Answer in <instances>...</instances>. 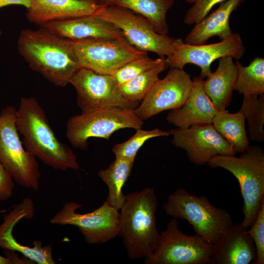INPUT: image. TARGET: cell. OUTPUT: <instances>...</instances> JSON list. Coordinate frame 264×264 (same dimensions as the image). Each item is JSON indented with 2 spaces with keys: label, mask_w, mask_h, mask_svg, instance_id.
Segmentation results:
<instances>
[{
  "label": "cell",
  "mask_w": 264,
  "mask_h": 264,
  "mask_svg": "<svg viewBox=\"0 0 264 264\" xmlns=\"http://www.w3.org/2000/svg\"><path fill=\"white\" fill-rule=\"evenodd\" d=\"M20 262L16 258L4 257L0 255V264H17Z\"/></svg>",
  "instance_id": "e575fe53"
},
{
  "label": "cell",
  "mask_w": 264,
  "mask_h": 264,
  "mask_svg": "<svg viewBox=\"0 0 264 264\" xmlns=\"http://www.w3.org/2000/svg\"><path fill=\"white\" fill-rule=\"evenodd\" d=\"M193 81L185 102L180 107L171 110L166 117L168 122L181 129L195 125L212 124L218 112L204 91L203 79L195 76Z\"/></svg>",
  "instance_id": "ffe728a7"
},
{
  "label": "cell",
  "mask_w": 264,
  "mask_h": 264,
  "mask_svg": "<svg viewBox=\"0 0 264 264\" xmlns=\"http://www.w3.org/2000/svg\"><path fill=\"white\" fill-rule=\"evenodd\" d=\"M256 252L251 238L241 222L233 224L212 244L209 264H249L255 262Z\"/></svg>",
  "instance_id": "ac0fdd59"
},
{
  "label": "cell",
  "mask_w": 264,
  "mask_h": 264,
  "mask_svg": "<svg viewBox=\"0 0 264 264\" xmlns=\"http://www.w3.org/2000/svg\"><path fill=\"white\" fill-rule=\"evenodd\" d=\"M1 34V30H0V35Z\"/></svg>",
  "instance_id": "8d00e7d4"
},
{
  "label": "cell",
  "mask_w": 264,
  "mask_h": 264,
  "mask_svg": "<svg viewBox=\"0 0 264 264\" xmlns=\"http://www.w3.org/2000/svg\"><path fill=\"white\" fill-rule=\"evenodd\" d=\"M163 209L168 216L186 220L196 234L211 244L233 223L227 211L213 205L205 196H197L182 188L169 195Z\"/></svg>",
  "instance_id": "5b68a950"
},
{
  "label": "cell",
  "mask_w": 264,
  "mask_h": 264,
  "mask_svg": "<svg viewBox=\"0 0 264 264\" xmlns=\"http://www.w3.org/2000/svg\"><path fill=\"white\" fill-rule=\"evenodd\" d=\"M72 42L101 39H125L115 25L95 15L46 22L40 26Z\"/></svg>",
  "instance_id": "e0dca14e"
},
{
  "label": "cell",
  "mask_w": 264,
  "mask_h": 264,
  "mask_svg": "<svg viewBox=\"0 0 264 264\" xmlns=\"http://www.w3.org/2000/svg\"><path fill=\"white\" fill-rule=\"evenodd\" d=\"M245 0H226L210 15H208L195 26L186 36L184 43L190 45L205 44L213 36L222 40L231 36L233 32L229 25V19Z\"/></svg>",
  "instance_id": "44dd1931"
},
{
  "label": "cell",
  "mask_w": 264,
  "mask_h": 264,
  "mask_svg": "<svg viewBox=\"0 0 264 264\" xmlns=\"http://www.w3.org/2000/svg\"><path fill=\"white\" fill-rule=\"evenodd\" d=\"M224 169L237 178L243 200L242 227L247 230L254 222L264 198V152L258 146H249L239 156L217 155L207 164Z\"/></svg>",
  "instance_id": "277c9868"
},
{
  "label": "cell",
  "mask_w": 264,
  "mask_h": 264,
  "mask_svg": "<svg viewBox=\"0 0 264 264\" xmlns=\"http://www.w3.org/2000/svg\"><path fill=\"white\" fill-rule=\"evenodd\" d=\"M134 162V160L115 158L108 168L98 174L108 187L106 202L118 211L125 201L122 188L131 175Z\"/></svg>",
  "instance_id": "d4e9b609"
},
{
  "label": "cell",
  "mask_w": 264,
  "mask_h": 264,
  "mask_svg": "<svg viewBox=\"0 0 264 264\" xmlns=\"http://www.w3.org/2000/svg\"><path fill=\"white\" fill-rule=\"evenodd\" d=\"M168 66L166 59L156 66L138 75L130 81L117 85L120 94L126 99L141 102L159 79V75Z\"/></svg>",
  "instance_id": "4316f807"
},
{
  "label": "cell",
  "mask_w": 264,
  "mask_h": 264,
  "mask_svg": "<svg viewBox=\"0 0 264 264\" xmlns=\"http://www.w3.org/2000/svg\"><path fill=\"white\" fill-rule=\"evenodd\" d=\"M246 232L252 239L256 252V264H264V198L257 216Z\"/></svg>",
  "instance_id": "4dcf8cb0"
},
{
  "label": "cell",
  "mask_w": 264,
  "mask_h": 264,
  "mask_svg": "<svg viewBox=\"0 0 264 264\" xmlns=\"http://www.w3.org/2000/svg\"><path fill=\"white\" fill-rule=\"evenodd\" d=\"M226 0H196L187 11L184 22L189 25L199 22L209 13L213 7Z\"/></svg>",
  "instance_id": "1f68e13d"
},
{
  "label": "cell",
  "mask_w": 264,
  "mask_h": 264,
  "mask_svg": "<svg viewBox=\"0 0 264 264\" xmlns=\"http://www.w3.org/2000/svg\"><path fill=\"white\" fill-rule=\"evenodd\" d=\"M79 68L111 75L126 63L148 55L125 39H101L73 42Z\"/></svg>",
  "instance_id": "30bf717a"
},
{
  "label": "cell",
  "mask_w": 264,
  "mask_h": 264,
  "mask_svg": "<svg viewBox=\"0 0 264 264\" xmlns=\"http://www.w3.org/2000/svg\"><path fill=\"white\" fill-rule=\"evenodd\" d=\"M34 214V204L31 198H24L16 205L7 215H4L0 225V247L7 250L17 251L26 258L39 264H54L50 245L42 246V242L35 240L34 246L22 245L12 235L15 225L23 219L32 218Z\"/></svg>",
  "instance_id": "2e32d148"
},
{
  "label": "cell",
  "mask_w": 264,
  "mask_h": 264,
  "mask_svg": "<svg viewBox=\"0 0 264 264\" xmlns=\"http://www.w3.org/2000/svg\"><path fill=\"white\" fill-rule=\"evenodd\" d=\"M69 84L75 88L78 106L82 112L105 108L134 110L139 105V102L128 100L120 94L111 75L79 68L71 77Z\"/></svg>",
  "instance_id": "7c38bea8"
},
{
  "label": "cell",
  "mask_w": 264,
  "mask_h": 264,
  "mask_svg": "<svg viewBox=\"0 0 264 264\" xmlns=\"http://www.w3.org/2000/svg\"><path fill=\"white\" fill-rule=\"evenodd\" d=\"M143 121L134 110L119 108L95 109L69 118L66 137L74 148L85 150L88 140L95 137L109 140L116 131L123 129L141 128Z\"/></svg>",
  "instance_id": "8992f818"
},
{
  "label": "cell",
  "mask_w": 264,
  "mask_h": 264,
  "mask_svg": "<svg viewBox=\"0 0 264 264\" xmlns=\"http://www.w3.org/2000/svg\"><path fill=\"white\" fill-rule=\"evenodd\" d=\"M19 53L34 71L56 86L64 87L79 68L73 42L42 27L24 29L18 40Z\"/></svg>",
  "instance_id": "6da1fadb"
},
{
  "label": "cell",
  "mask_w": 264,
  "mask_h": 264,
  "mask_svg": "<svg viewBox=\"0 0 264 264\" xmlns=\"http://www.w3.org/2000/svg\"><path fill=\"white\" fill-rule=\"evenodd\" d=\"M187 2L193 3L196 0H185Z\"/></svg>",
  "instance_id": "d590c367"
},
{
  "label": "cell",
  "mask_w": 264,
  "mask_h": 264,
  "mask_svg": "<svg viewBox=\"0 0 264 264\" xmlns=\"http://www.w3.org/2000/svg\"><path fill=\"white\" fill-rule=\"evenodd\" d=\"M14 188L13 179L0 160V201L9 199Z\"/></svg>",
  "instance_id": "d6a6232c"
},
{
  "label": "cell",
  "mask_w": 264,
  "mask_h": 264,
  "mask_svg": "<svg viewBox=\"0 0 264 264\" xmlns=\"http://www.w3.org/2000/svg\"><path fill=\"white\" fill-rule=\"evenodd\" d=\"M193 85L190 75L183 68H171L165 77L159 79L134 110L143 121L161 112L181 106Z\"/></svg>",
  "instance_id": "5bb4252c"
},
{
  "label": "cell",
  "mask_w": 264,
  "mask_h": 264,
  "mask_svg": "<svg viewBox=\"0 0 264 264\" xmlns=\"http://www.w3.org/2000/svg\"><path fill=\"white\" fill-rule=\"evenodd\" d=\"M104 6L115 5L130 10L147 19L159 34L167 35L166 14L174 0H98Z\"/></svg>",
  "instance_id": "603a6c76"
},
{
  "label": "cell",
  "mask_w": 264,
  "mask_h": 264,
  "mask_svg": "<svg viewBox=\"0 0 264 264\" xmlns=\"http://www.w3.org/2000/svg\"><path fill=\"white\" fill-rule=\"evenodd\" d=\"M237 72L233 59L225 56L219 59L216 70L203 80L204 91L218 111L226 110L231 101Z\"/></svg>",
  "instance_id": "7402d4cb"
},
{
  "label": "cell",
  "mask_w": 264,
  "mask_h": 264,
  "mask_svg": "<svg viewBox=\"0 0 264 264\" xmlns=\"http://www.w3.org/2000/svg\"><path fill=\"white\" fill-rule=\"evenodd\" d=\"M16 125L25 148L44 164L63 171L80 169L72 149L58 139L46 113L34 97H21Z\"/></svg>",
  "instance_id": "7a4b0ae2"
},
{
  "label": "cell",
  "mask_w": 264,
  "mask_h": 264,
  "mask_svg": "<svg viewBox=\"0 0 264 264\" xmlns=\"http://www.w3.org/2000/svg\"><path fill=\"white\" fill-rule=\"evenodd\" d=\"M212 244L198 235H188L178 227L173 218L160 233L153 253L145 259L146 264H209Z\"/></svg>",
  "instance_id": "9c48e42d"
},
{
  "label": "cell",
  "mask_w": 264,
  "mask_h": 264,
  "mask_svg": "<svg viewBox=\"0 0 264 264\" xmlns=\"http://www.w3.org/2000/svg\"><path fill=\"white\" fill-rule=\"evenodd\" d=\"M81 206L73 201L66 203L51 219L50 222L77 227L89 244L106 243L119 235L118 210L106 201L97 209L87 213L76 212Z\"/></svg>",
  "instance_id": "8fae6325"
},
{
  "label": "cell",
  "mask_w": 264,
  "mask_h": 264,
  "mask_svg": "<svg viewBox=\"0 0 264 264\" xmlns=\"http://www.w3.org/2000/svg\"><path fill=\"white\" fill-rule=\"evenodd\" d=\"M16 110L14 106L9 105L0 113V160L18 184L38 190L41 176L39 164L20 139L16 125Z\"/></svg>",
  "instance_id": "52a82bcc"
},
{
  "label": "cell",
  "mask_w": 264,
  "mask_h": 264,
  "mask_svg": "<svg viewBox=\"0 0 264 264\" xmlns=\"http://www.w3.org/2000/svg\"><path fill=\"white\" fill-rule=\"evenodd\" d=\"M95 15L117 26L127 41L137 49L153 52L161 57L170 56L179 40L158 33L145 18L122 7L101 5Z\"/></svg>",
  "instance_id": "ba28073f"
},
{
  "label": "cell",
  "mask_w": 264,
  "mask_h": 264,
  "mask_svg": "<svg viewBox=\"0 0 264 264\" xmlns=\"http://www.w3.org/2000/svg\"><path fill=\"white\" fill-rule=\"evenodd\" d=\"M245 117L240 110L230 113L226 110L218 111L212 121L216 131L231 146L236 153H242L249 147L245 127Z\"/></svg>",
  "instance_id": "cb8c5ba5"
},
{
  "label": "cell",
  "mask_w": 264,
  "mask_h": 264,
  "mask_svg": "<svg viewBox=\"0 0 264 264\" xmlns=\"http://www.w3.org/2000/svg\"><path fill=\"white\" fill-rule=\"evenodd\" d=\"M31 0H0V8L10 5H21L28 8Z\"/></svg>",
  "instance_id": "836d02e7"
},
{
  "label": "cell",
  "mask_w": 264,
  "mask_h": 264,
  "mask_svg": "<svg viewBox=\"0 0 264 264\" xmlns=\"http://www.w3.org/2000/svg\"><path fill=\"white\" fill-rule=\"evenodd\" d=\"M164 58L153 59L148 55L134 59L120 67L111 75L117 85L125 83L160 64Z\"/></svg>",
  "instance_id": "f546056e"
},
{
  "label": "cell",
  "mask_w": 264,
  "mask_h": 264,
  "mask_svg": "<svg viewBox=\"0 0 264 264\" xmlns=\"http://www.w3.org/2000/svg\"><path fill=\"white\" fill-rule=\"evenodd\" d=\"M158 205L154 189L146 187L126 195L120 209L119 235L131 259L149 257L160 237L156 221Z\"/></svg>",
  "instance_id": "3957f363"
},
{
  "label": "cell",
  "mask_w": 264,
  "mask_h": 264,
  "mask_svg": "<svg viewBox=\"0 0 264 264\" xmlns=\"http://www.w3.org/2000/svg\"><path fill=\"white\" fill-rule=\"evenodd\" d=\"M101 5L98 0H31L26 17L40 26L51 21L95 15Z\"/></svg>",
  "instance_id": "d6986e66"
},
{
  "label": "cell",
  "mask_w": 264,
  "mask_h": 264,
  "mask_svg": "<svg viewBox=\"0 0 264 264\" xmlns=\"http://www.w3.org/2000/svg\"><path fill=\"white\" fill-rule=\"evenodd\" d=\"M235 64L237 72L234 90L243 97L264 93V59L257 57L246 66L238 60Z\"/></svg>",
  "instance_id": "484cf974"
},
{
  "label": "cell",
  "mask_w": 264,
  "mask_h": 264,
  "mask_svg": "<svg viewBox=\"0 0 264 264\" xmlns=\"http://www.w3.org/2000/svg\"><path fill=\"white\" fill-rule=\"evenodd\" d=\"M240 110L245 115L251 141L264 140V93L260 95L243 97Z\"/></svg>",
  "instance_id": "83f0119b"
},
{
  "label": "cell",
  "mask_w": 264,
  "mask_h": 264,
  "mask_svg": "<svg viewBox=\"0 0 264 264\" xmlns=\"http://www.w3.org/2000/svg\"><path fill=\"white\" fill-rule=\"evenodd\" d=\"M169 135V132L157 128L151 130L138 129L136 130L135 133L127 140L115 144L112 147V151L115 158L135 160L137 152L147 140L154 137Z\"/></svg>",
  "instance_id": "f1b7e54d"
},
{
  "label": "cell",
  "mask_w": 264,
  "mask_h": 264,
  "mask_svg": "<svg viewBox=\"0 0 264 264\" xmlns=\"http://www.w3.org/2000/svg\"><path fill=\"white\" fill-rule=\"evenodd\" d=\"M169 132L172 143L185 150L189 160L196 165L207 164L217 155L237 154L212 124L195 125L186 129L177 128Z\"/></svg>",
  "instance_id": "9a60e30c"
},
{
  "label": "cell",
  "mask_w": 264,
  "mask_h": 264,
  "mask_svg": "<svg viewBox=\"0 0 264 264\" xmlns=\"http://www.w3.org/2000/svg\"><path fill=\"white\" fill-rule=\"evenodd\" d=\"M245 48L239 33H233L220 42L208 44L190 45L179 39L174 52L166 61L171 68L182 69L188 64L195 65L201 69L199 76L202 79L212 72L211 65L217 59L229 56L238 60L242 57Z\"/></svg>",
  "instance_id": "4fadbf2b"
}]
</instances>
